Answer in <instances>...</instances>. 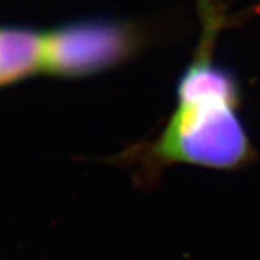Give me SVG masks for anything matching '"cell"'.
<instances>
[{"label": "cell", "instance_id": "7a4b0ae2", "mask_svg": "<svg viewBox=\"0 0 260 260\" xmlns=\"http://www.w3.org/2000/svg\"><path fill=\"white\" fill-rule=\"evenodd\" d=\"M141 46L134 24L115 19L71 22L46 31L41 72L58 77H88L132 58Z\"/></svg>", "mask_w": 260, "mask_h": 260}, {"label": "cell", "instance_id": "6da1fadb", "mask_svg": "<svg viewBox=\"0 0 260 260\" xmlns=\"http://www.w3.org/2000/svg\"><path fill=\"white\" fill-rule=\"evenodd\" d=\"M199 13L201 38L177 82L170 119L149 144L125 154L127 161H141L149 171L176 163L234 171L254 158L249 134L240 116L237 77L213 57L216 36L224 22L222 10L213 0H199Z\"/></svg>", "mask_w": 260, "mask_h": 260}]
</instances>
